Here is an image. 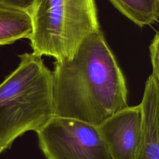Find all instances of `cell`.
Here are the masks:
<instances>
[{
    "label": "cell",
    "instance_id": "cell-1",
    "mask_svg": "<svg viewBox=\"0 0 159 159\" xmlns=\"http://www.w3.org/2000/svg\"><path fill=\"white\" fill-rule=\"evenodd\" d=\"M52 72L54 116L99 125L128 106L125 76L99 30L86 38L70 60Z\"/></svg>",
    "mask_w": 159,
    "mask_h": 159
},
{
    "label": "cell",
    "instance_id": "cell-3",
    "mask_svg": "<svg viewBox=\"0 0 159 159\" xmlns=\"http://www.w3.org/2000/svg\"><path fill=\"white\" fill-rule=\"evenodd\" d=\"M29 13L32 53L57 61L71 59L83 40L101 30L95 0H36Z\"/></svg>",
    "mask_w": 159,
    "mask_h": 159
},
{
    "label": "cell",
    "instance_id": "cell-9",
    "mask_svg": "<svg viewBox=\"0 0 159 159\" xmlns=\"http://www.w3.org/2000/svg\"><path fill=\"white\" fill-rule=\"evenodd\" d=\"M159 33L157 31L149 47L150 56L152 66V75L159 80Z\"/></svg>",
    "mask_w": 159,
    "mask_h": 159
},
{
    "label": "cell",
    "instance_id": "cell-7",
    "mask_svg": "<svg viewBox=\"0 0 159 159\" xmlns=\"http://www.w3.org/2000/svg\"><path fill=\"white\" fill-rule=\"evenodd\" d=\"M32 22L29 12L0 4V46L30 39Z\"/></svg>",
    "mask_w": 159,
    "mask_h": 159
},
{
    "label": "cell",
    "instance_id": "cell-8",
    "mask_svg": "<svg viewBox=\"0 0 159 159\" xmlns=\"http://www.w3.org/2000/svg\"><path fill=\"white\" fill-rule=\"evenodd\" d=\"M124 16L140 27L158 20L159 0H109Z\"/></svg>",
    "mask_w": 159,
    "mask_h": 159
},
{
    "label": "cell",
    "instance_id": "cell-4",
    "mask_svg": "<svg viewBox=\"0 0 159 159\" xmlns=\"http://www.w3.org/2000/svg\"><path fill=\"white\" fill-rule=\"evenodd\" d=\"M46 159H112L97 126L53 116L36 132Z\"/></svg>",
    "mask_w": 159,
    "mask_h": 159
},
{
    "label": "cell",
    "instance_id": "cell-6",
    "mask_svg": "<svg viewBox=\"0 0 159 159\" xmlns=\"http://www.w3.org/2000/svg\"><path fill=\"white\" fill-rule=\"evenodd\" d=\"M142 130L135 159H159V80L150 75L139 104Z\"/></svg>",
    "mask_w": 159,
    "mask_h": 159
},
{
    "label": "cell",
    "instance_id": "cell-11",
    "mask_svg": "<svg viewBox=\"0 0 159 159\" xmlns=\"http://www.w3.org/2000/svg\"><path fill=\"white\" fill-rule=\"evenodd\" d=\"M7 149H8V148H7V147H6L5 145H4L2 143H1V142H0V155H1L2 152H4L5 150H6Z\"/></svg>",
    "mask_w": 159,
    "mask_h": 159
},
{
    "label": "cell",
    "instance_id": "cell-10",
    "mask_svg": "<svg viewBox=\"0 0 159 159\" xmlns=\"http://www.w3.org/2000/svg\"><path fill=\"white\" fill-rule=\"evenodd\" d=\"M36 0H0V4L30 12Z\"/></svg>",
    "mask_w": 159,
    "mask_h": 159
},
{
    "label": "cell",
    "instance_id": "cell-5",
    "mask_svg": "<svg viewBox=\"0 0 159 159\" xmlns=\"http://www.w3.org/2000/svg\"><path fill=\"white\" fill-rule=\"evenodd\" d=\"M142 123V111L139 104L128 106L97 126L112 159H135Z\"/></svg>",
    "mask_w": 159,
    "mask_h": 159
},
{
    "label": "cell",
    "instance_id": "cell-2",
    "mask_svg": "<svg viewBox=\"0 0 159 159\" xmlns=\"http://www.w3.org/2000/svg\"><path fill=\"white\" fill-rule=\"evenodd\" d=\"M41 57L19 55L17 68L0 84V142L8 149L18 137L36 132L54 116L52 72Z\"/></svg>",
    "mask_w": 159,
    "mask_h": 159
}]
</instances>
